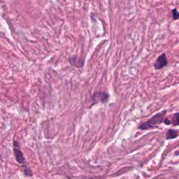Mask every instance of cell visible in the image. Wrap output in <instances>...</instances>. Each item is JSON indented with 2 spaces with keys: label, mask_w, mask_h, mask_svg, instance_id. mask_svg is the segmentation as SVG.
<instances>
[{
  "label": "cell",
  "mask_w": 179,
  "mask_h": 179,
  "mask_svg": "<svg viewBox=\"0 0 179 179\" xmlns=\"http://www.w3.org/2000/svg\"><path fill=\"white\" fill-rule=\"evenodd\" d=\"M166 111H163L162 112L157 113L155 116L152 117L150 120L148 121L145 122L141 125H139V129H142V130H145V129H148L150 128H154L157 125H159L164 121V116L166 114Z\"/></svg>",
  "instance_id": "6da1fadb"
},
{
  "label": "cell",
  "mask_w": 179,
  "mask_h": 179,
  "mask_svg": "<svg viewBox=\"0 0 179 179\" xmlns=\"http://www.w3.org/2000/svg\"><path fill=\"white\" fill-rule=\"evenodd\" d=\"M13 145L14 154H15V159H16L17 162L20 164H25V158L23 153H22V150L20 149V146L18 141L13 140Z\"/></svg>",
  "instance_id": "7a4b0ae2"
},
{
  "label": "cell",
  "mask_w": 179,
  "mask_h": 179,
  "mask_svg": "<svg viewBox=\"0 0 179 179\" xmlns=\"http://www.w3.org/2000/svg\"><path fill=\"white\" fill-rule=\"evenodd\" d=\"M168 65V60L166 59V55L164 53L159 55L156 60L155 64H154V67L156 70H159L162 69L163 67H166Z\"/></svg>",
  "instance_id": "3957f363"
},
{
  "label": "cell",
  "mask_w": 179,
  "mask_h": 179,
  "mask_svg": "<svg viewBox=\"0 0 179 179\" xmlns=\"http://www.w3.org/2000/svg\"><path fill=\"white\" fill-rule=\"evenodd\" d=\"M109 95L108 93H104V92H100V93H96L93 95V100L95 102L100 101V102L102 103H105L109 100Z\"/></svg>",
  "instance_id": "277c9868"
},
{
  "label": "cell",
  "mask_w": 179,
  "mask_h": 179,
  "mask_svg": "<svg viewBox=\"0 0 179 179\" xmlns=\"http://www.w3.org/2000/svg\"><path fill=\"white\" fill-rule=\"evenodd\" d=\"M177 136H178V133H177L176 131L173 130V129H169V130H168L167 133H166V140L172 139H174V138H176Z\"/></svg>",
  "instance_id": "5b68a950"
},
{
  "label": "cell",
  "mask_w": 179,
  "mask_h": 179,
  "mask_svg": "<svg viewBox=\"0 0 179 179\" xmlns=\"http://www.w3.org/2000/svg\"><path fill=\"white\" fill-rule=\"evenodd\" d=\"M22 169H23L25 176H28V177H31L33 176L32 170L31 169V168H29V166H26L25 164H23V165L22 166Z\"/></svg>",
  "instance_id": "8992f818"
},
{
  "label": "cell",
  "mask_w": 179,
  "mask_h": 179,
  "mask_svg": "<svg viewBox=\"0 0 179 179\" xmlns=\"http://www.w3.org/2000/svg\"><path fill=\"white\" fill-rule=\"evenodd\" d=\"M172 123L174 126L179 125V113H176L175 114H173Z\"/></svg>",
  "instance_id": "52a82bcc"
},
{
  "label": "cell",
  "mask_w": 179,
  "mask_h": 179,
  "mask_svg": "<svg viewBox=\"0 0 179 179\" xmlns=\"http://www.w3.org/2000/svg\"><path fill=\"white\" fill-rule=\"evenodd\" d=\"M171 13H172V18L173 20H177L179 18V12L177 11L176 8H173L171 11Z\"/></svg>",
  "instance_id": "ba28073f"
},
{
  "label": "cell",
  "mask_w": 179,
  "mask_h": 179,
  "mask_svg": "<svg viewBox=\"0 0 179 179\" xmlns=\"http://www.w3.org/2000/svg\"><path fill=\"white\" fill-rule=\"evenodd\" d=\"M164 123H165L166 125H169L170 124H171V122H170V120L168 119L167 118H164Z\"/></svg>",
  "instance_id": "9c48e42d"
},
{
  "label": "cell",
  "mask_w": 179,
  "mask_h": 179,
  "mask_svg": "<svg viewBox=\"0 0 179 179\" xmlns=\"http://www.w3.org/2000/svg\"><path fill=\"white\" fill-rule=\"evenodd\" d=\"M176 155H179V150H178V151H176Z\"/></svg>",
  "instance_id": "30bf717a"
}]
</instances>
